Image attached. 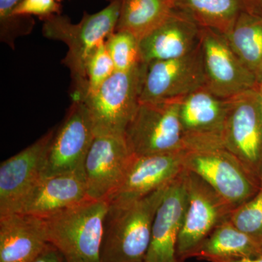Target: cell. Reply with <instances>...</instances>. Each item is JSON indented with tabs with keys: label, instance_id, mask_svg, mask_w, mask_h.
I'll use <instances>...</instances> for the list:
<instances>
[{
	"label": "cell",
	"instance_id": "cell-11",
	"mask_svg": "<svg viewBox=\"0 0 262 262\" xmlns=\"http://www.w3.org/2000/svg\"><path fill=\"white\" fill-rule=\"evenodd\" d=\"M55 132V129L48 131L1 163L0 216L18 213L27 196L44 177L48 150Z\"/></svg>",
	"mask_w": 262,
	"mask_h": 262
},
{
	"label": "cell",
	"instance_id": "cell-21",
	"mask_svg": "<svg viewBox=\"0 0 262 262\" xmlns=\"http://www.w3.org/2000/svg\"><path fill=\"white\" fill-rule=\"evenodd\" d=\"M175 10V0H121L115 31L130 33L140 42Z\"/></svg>",
	"mask_w": 262,
	"mask_h": 262
},
{
	"label": "cell",
	"instance_id": "cell-26",
	"mask_svg": "<svg viewBox=\"0 0 262 262\" xmlns=\"http://www.w3.org/2000/svg\"><path fill=\"white\" fill-rule=\"evenodd\" d=\"M22 1L0 0V39L10 48H14L17 38L30 34L34 27L32 17L13 15V12Z\"/></svg>",
	"mask_w": 262,
	"mask_h": 262
},
{
	"label": "cell",
	"instance_id": "cell-17",
	"mask_svg": "<svg viewBox=\"0 0 262 262\" xmlns=\"http://www.w3.org/2000/svg\"><path fill=\"white\" fill-rule=\"evenodd\" d=\"M201 27L176 8L161 25L139 42L144 63L173 59L189 54L201 43Z\"/></svg>",
	"mask_w": 262,
	"mask_h": 262
},
{
	"label": "cell",
	"instance_id": "cell-14",
	"mask_svg": "<svg viewBox=\"0 0 262 262\" xmlns=\"http://www.w3.org/2000/svg\"><path fill=\"white\" fill-rule=\"evenodd\" d=\"M132 157L125 136H95L83 165L88 198L107 201L123 178Z\"/></svg>",
	"mask_w": 262,
	"mask_h": 262
},
{
	"label": "cell",
	"instance_id": "cell-9",
	"mask_svg": "<svg viewBox=\"0 0 262 262\" xmlns=\"http://www.w3.org/2000/svg\"><path fill=\"white\" fill-rule=\"evenodd\" d=\"M206 84L201 43L186 56L145 63L140 103L177 101Z\"/></svg>",
	"mask_w": 262,
	"mask_h": 262
},
{
	"label": "cell",
	"instance_id": "cell-31",
	"mask_svg": "<svg viewBox=\"0 0 262 262\" xmlns=\"http://www.w3.org/2000/svg\"><path fill=\"white\" fill-rule=\"evenodd\" d=\"M212 262H262V256L257 258H234V259L213 260Z\"/></svg>",
	"mask_w": 262,
	"mask_h": 262
},
{
	"label": "cell",
	"instance_id": "cell-10",
	"mask_svg": "<svg viewBox=\"0 0 262 262\" xmlns=\"http://www.w3.org/2000/svg\"><path fill=\"white\" fill-rule=\"evenodd\" d=\"M201 46L205 86L213 94L229 99L258 88L259 82L235 54L225 34L201 28Z\"/></svg>",
	"mask_w": 262,
	"mask_h": 262
},
{
	"label": "cell",
	"instance_id": "cell-24",
	"mask_svg": "<svg viewBox=\"0 0 262 262\" xmlns=\"http://www.w3.org/2000/svg\"><path fill=\"white\" fill-rule=\"evenodd\" d=\"M105 43L115 72H130L144 63L139 41L130 33L115 31L108 36Z\"/></svg>",
	"mask_w": 262,
	"mask_h": 262
},
{
	"label": "cell",
	"instance_id": "cell-3",
	"mask_svg": "<svg viewBox=\"0 0 262 262\" xmlns=\"http://www.w3.org/2000/svg\"><path fill=\"white\" fill-rule=\"evenodd\" d=\"M107 201H85L43 219L48 242L67 262H101Z\"/></svg>",
	"mask_w": 262,
	"mask_h": 262
},
{
	"label": "cell",
	"instance_id": "cell-7",
	"mask_svg": "<svg viewBox=\"0 0 262 262\" xmlns=\"http://www.w3.org/2000/svg\"><path fill=\"white\" fill-rule=\"evenodd\" d=\"M179 103V100L140 103L124 134L133 155L167 154L185 149Z\"/></svg>",
	"mask_w": 262,
	"mask_h": 262
},
{
	"label": "cell",
	"instance_id": "cell-27",
	"mask_svg": "<svg viewBox=\"0 0 262 262\" xmlns=\"http://www.w3.org/2000/svg\"><path fill=\"white\" fill-rule=\"evenodd\" d=\"M105 42L94 51L88 62L86 67L87 91L84 100L95 94L115 72V66Z\"/></svg>",
	"mask_w": 262,
	"mask_h": 262
},
{
	"label": "cell",
	"instance_id": "cell-12",
	"mask_svg": "<svg viewBox=\"0 0 262 262\" xmlns=\"http://www.w3.org/2000/svg\"><path fill=\"white\" fill-rule=\"evenodd\" d=\"M84 101L73 100L48 150L44 177L84 172V160L95 138Z\"/></svg>",
	"mask_w": 262,
	"mask_h": 262
},
{
	"label": "cell",
	"instance_id": "cell-2",
	"mask_svg": "<svg viewBox=\"0 0 262 262\" xmlns=\"http://www.w3.org/2000/svg\"><path fill=\"white\" fill-rule=\"evenodd\" d=\"M168 185L137 201L108 204L101 262L144 261L151 241L153 221Z\"/></svg>",
	"mask_w": 262,
	"mask_h": 262
},
{
	"label": "cell",
	"instance_id": "cell-16",
	"mask_svg": "<svg viewBox=\"0 0 262 262\" xmlns=\"http://www.w3.org/2000/svg\"><path fill=\"white\" fill-rule=\"evenodd\" d=\"M184 171L169 184L158 207L144 262H179L177 246L187 203Z\"/></svg>",
	"mask_w": 262,
	"mask_h": 262
},
{
	"label": "cell",
	"instance_id": "cell-13",
	"mask_svg": "<svg viewBox=\"0 0 262 262\" xmlns=\"http://www.w3.org/2000/svg\"><path fill=\"white\" fill-rule=\"evenodd\" d=\"M184 150L167 154L133 155L123 178L107 199L108 204L137 201L168 185L185 169Z\"/></svg>",
	"mask_w": 262,
	"mask_h": 262
},
{
	"label": "cell",
	"instance_id": "cell-25",
	"mask_svg": "<svg viewBox=\"0 0 262 262\" xmlns=\"http://www.w3.org/2000/svg\"><path fill=\"white\" fill-rule=\"evenodd\" d=\"M228 220L234 227L262 246V181L258 192L232 210Z\"/></svg>",
	"mask_w": 262,
	"mask_h": 262
},
{
	"label": "cell",
	"instance_id": "cell-5",
	"mask_svg": "<svg viewBox=\"0 0 262 262\" xmlns=\"http://www.w3.org/2000/svg\"><path fill=\"white\" fill-rule=\"evenodd\" d=\"M145 63L127 72H115L84 100L95 135L124 136L140 104Z\"/></svg>",
	"mask_w": 262,
	"mask_h": 262
},
{
	"label": "cell",
	"instance_id": "cell-15",
	"mask_svg": "<svg viewBox=\"0 0 262 262\" xmlns=\"http://www.w3.org/2000/svg\"><path fill=\"white\" fill-rule=\"evenodd\" d=\"M228 106L229 99L219 97L206 86L179 100L185 149L222 144Z\"/></svg>",
	"mask_w": 262,
	"mask_h": 262
},
{
	"label": "cell",
	"instance_id": "cell-30",
	"mask_svg": "<svg viewBox=\"0 0 262 262\" xmlns=\"http://www.w3.org/2000/svg\"><path fill=\"white\" fill-rule=\"evenodd\" d=\"M245 11L262 16V0H241Z\"/></svg>",
	"mask_w": 262,
	"mask_h": 262
},
{
	"label": "cell",
	"instance_id": "cell-20",
	"mask_svg": "<svg viewBox=\"0 0 262 262\" xmlns=\"http://www.w3.org/2000/svg\"><path fill=\"white\" fill-rule=\"evenodd\" d=\"M192 256L209 261L257 258L262 256V246L234 227L228 219L217 226Z\"/></svg>",
	"mask_w": 262,
	"mask_h": 262
},
{
	"label": "cell",
	"instance_id": "cell-33",
	"mask_svg": "<svg viewBox=\"0 0 262 262\" xmlns=\"http://www.w3.org/2000/svg\"><path fill=\"white\" fill-rule=\"evenodd\" d=\"M58 2L61 1V0H58Z\"/></svg>",
	"mask_w": 262,
	"mask_h": 262
},
{
	"label": "cell",
	"instance_id": "cell-4",
	"mask_svg": "<svg viewBox=\"0 0 262 262\" xmlns=\"http://www.w3.org/2000/svg\"><path fill=\"white\" fill-rule=\"evenodd\" d=\"M184 165L213 188L232 209L252 198L261 187V182L222 144L186 149Z\"/></svg>",
	"mask_w": 262,
	"mask_h": 262
},
{
	"label": "cell",
	"instance_id": "cell-32",
	"mask_svg": "<svg viewBox=\"0 0 262 262\" xmlns=\"http://www.w3.org/2000/svg\"><path fill=\"white\" fill-rule=\"evenodd\" d=\"M259 92H260V94H261V102H262V81L261 82V83L259 84Z\"/></svg>",
	"mask_w": 262,
	"mask_h": 262
},
{
	"label": "cell",
	"instance_id": "cell-23",
	"mask_svg": "<svg viewBox=\"0 0 262 262\" xmlns=\"http://www.w3.org/2000/svg\"><path fill=\"white\" fill-rule=\"evenodd\" d=\"M176 8L191 17L201 28L226 34L245 11L241 0H175Z\"/></svg>",
	"mask_w": 262,
	"mask_h": 262
},
{
	"label": "cell",
	"instance_id": "cell-8",
	"mask_svg": "<svg viewBox=\"0 0 262 262\" xmlns=\"http://www.w3.org/2000/svg\"><path fill=\"white\" fill-rule=\"evenodd\" d=\"M184 177L187 203L177 246V255L181 258L192 256L233 210L195 173L184 169Z\"/></svg>",
	"mask_w": 262,
	"mask_h": 262
},
{
	"label": "cell",
	"instance_id": "cell-29",
	"mask_svg": "<svg viewBox=\"0 0 262 262\" xmlns=\"http://www.w3.org/2000/svg\"><path fill=\"white\" fill-rule=\"evenodd\" d=\"M32 262H67L61 253L53 245L48 244Z\"/></svg>",
	"mask_w": 262,
	"mask_h": 262
},
{
	"label": "cell",
	"instance_id": "cell-18",
	"mask_svg": "<svg viewBox=\"0 0 262 262\" xmlns=\"http://www.w3.org/2000/svg\"><path fill=\"white\" fill-rule=\"evenodd\" d=\"M87 199L84 172L43 177L18 213L46 219Z\"/></svg>",
	"mask_w": 262,
	"mask_h": 262
},
{
	"label": "cell",
	"instance_id": "cell-19",
	"mask_svg": "<svg viewBox=\"0 0 262 262\" xmlns=\"http://www.w3.org/2000/svg\"><path fill=\"white\" fill-rule=\"evenodd\" d=\"M48 244L43 219L20 213L0 216V262H32Z\"/></svg>",
	"mask_w": 262,
	"mask_h": 262
},
{
	"label": "cell",
	"instance_id": "cell-28",
	"mask_svg": "<svg viewBox=\"0 0 262 262\" xmlns=\"http://www.w3.org/2000/svg\"><path fill=\"white\" fill-rule=\"evenodd\" d=\"M61 13L58 0H23L13 12L14 16L36 15L42 20Z\"/></svg>",
	"mask_w": 262,
	"mask_h": 262
},
{
	"label": "cell",
	"instance_id": "cell-22",
	"mask_svg": "<svg viewBox=\"0 0 262 262\" xmlns=\"http://www.w3.org/2000/svg\"><path fill=\"white\" fill-rule=\"evenodd\" d=\"M225 37L239 60L261 83L262 16L243 11Z\"/></svg>",
	"mask_w": 262,
	"mask_h": 262
},
{
	"label": "cell",
	"instance_id": "cell-6",
	"mask_svg": "<svg viewBox=\"0 0 262 262\" xmlns=\"http://www.w3.org/2000/svg\"><path fill=\"white\" fill-rule=\"evenodd\" d=\"M222 144L262 181V102L259 86L229 98Z\"/></svg>",
	"mask_w": 262,
	"mask_h": 262
},
{
	"label": "cell",
	"instance_id": "cell-1",
	"mask_svg": "<svg viewBox=\"0 0 262 262\" xmlns=\"http://www.w3.org/2000/svg\"><path fill=\"white\" fill-rule=\"evenodd\" d=\"M121 0H113L106 8L94 14L84 12L79 23L65 15L56 14L42 20L45 37L61 41L68 48L63 64L68 67L73 82V100L83 101L87 91L86 67L94 51L115 32Z\"/></svg>",
	"mask_w": 262,
	"mask_h": 262
}]
</instances>
